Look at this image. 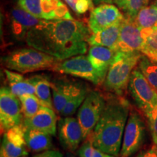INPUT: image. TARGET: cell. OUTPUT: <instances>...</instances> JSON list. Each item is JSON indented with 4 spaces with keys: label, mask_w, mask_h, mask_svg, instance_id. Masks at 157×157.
<instances>
[{
    "label": "cell",
    "mask_w": 157,
    "mask_h": 157,
    "mask_svg": "<svg viewBox=\"0 0 157 157\" xmlns=\"http://www.w3.org/2000/svg\"><path fill=\"white\" fill-rule=\"evenodd\" d=\"M90 29L82 21L74 19L42 20L27 34L25 42L60 60L87 51Z\"/></svg>",
    "instance_id": "cell-1"
},
{
    "label": "cell",
    "mask_w": 157,
    "mask_h": 157,
    "mask_svg": "<svg viewBox=\"0 0 157 157\" xmlns=\"http://www.w3.org/2000/svg\"><path fill=\"white\" fill-rule=\"evenodd\" d=\"M129 109V103L124 98H116L106 103L91 133L90 142L94 147L106 154L119 156Z\"/></svg>",
    "instance_id": "cell-2"
},
{
    "label": "cell",
    "mask_w": 157,
    "mask_h": 157,
    "mask_svg": "<svg viewBox=\"0 0 157 157\" xmlns=\"http://www.w3.org/2000/svg\"><path fill=\"white\" fill-rule=\"evenodd\" d=\"M2 63L7 69L21 74L42 70L53 71L61 60L42 51L31 48L14 50L4 56Z\"/></svg>",
    "instance_id": "cell-3"
},
{
    "label": "cell",
    "mask_w": 157,
    "mask_h": 157,
    "mask_svg": "<svg viewBox=\"0 0 157 157\" xmlns=\"http://www.w3.org/2000/svg\"><path fill=\"white\" fill-rule=\"evenodd\" d=\"M142 55L139 51H117L103 82L104 88L117 95H122L128 88L131 74L138 64Z\"/></svg>",
    "instance_id": "cell-4"
},
{
    "label": "cell",
    "mask_w": 157,
    "mask_h": 157,
    "mask_svg": "<svg viewBox=\"0 0 157 157\" xmlns=\"http://www.w3.org/2000/svg\"><path fill=\"white\" fill-rule=\"evenodd\" d=\"M128 90L135 105L145 116L157 106V91L149 84L138 67L132 71Z\"/></svg>",
    "instance_id": "cell-5"
},
{
    "label": "cell",
    "mask_w": 157,
    "mask_h": 157,
    "mask_svg": "<svg viewBox=\"0 0 157 157\" xmlns=\"http://www.w3.org/2000/svg\"><path fill=\"white\" fill-rule=\"evenodd\" d=\"M146 137V126L139 113L129 112L124 132L119 157H130L144 144Z\"/></svg>",
    "instance_id": "cell-6"
},
{
    "label": "cell",
    "mask_w": 157,
    "mask_h": 157,
    "mask_svg": "<svg viewBox=\"0 0 157 157\" xmlns=\"http://www.w3.org/2000/svg\"><path fill=\"white\" fill-rule=\"evenodd\" d=\"M105 105L106 101L101 93L97 91L88 93L77 113V119L82 127L84 139L87 138L93 132Z\"/></svg>",
    "instance_id": "cell-7"
},
{
    "label": "cell",
    "mask_w": 157,
    "mask_h": 157,
    "mask_svg": "<svg viewBox=\"0 0 157 157\" xmlns=\"http://www.w3.org/2000/svg\"><path fill=\"white\" fill-rule=\"evenodd\" d=\"M17 2L20 7L39 19H74L60 0H17Z\"/></svg>",
    "instance_id": "cell-8"
},
{
    "label": "cell",
    "mask_w": 157,
    "mask_h": 157,
    "mask_svg": "<svg viewBox=\"0 0 157 157\" xmlns=\"http://www.w3.org/2000/svg\"><path fill=\"white\" fill-rule=\"evenodd\" d=\"M22 106L19 98L11 92L9 87L0 90V123L2 133L22 124Z\"/></svg>",
    "instance_id": "cell-9"
},
{
    "label": "cell",
    "mask_w": 157,
    "mask_h": 157,
    "mask_svg": "<svg viewBox=\"0 0 157 157\" xmlns=\"http://www.w3.org/2000/svg\"><path fill=\"white\" fill-rule=\"evenodd\" d=\"M53 71L84 78L96 85L103 83L88 56L84 54L61 60L54 68Z\"/></svg>",
    "instance_id": "cell-10"
},
{
    "label": "cell",
    "mask_w": 157,
    "mask_h": 157,
    "mask_svg": "<svg viewBox=\"0 0 157 157\" xmlns=\"http://www.w3.org/2000/svg\"><path fill=\"white\" fill-rule=\"evenodd\" d=\"M124 17V16L116 6L103 3L92 9L88 26L92 33H96L121 22Z\"/></svg>",
    "instance_id": "cell-11"
},
{
    "label": "cell",
    "mask_w": 157,
    "mask_h": 157,
    "mask_svg": "<svg viewBox=\"0 0 157 157\" xmlns=\"http://www.w3.org/2000/svg\"><path fill=\"white\" fill-rule=\"evenodd\" d=\"M58 137L63 148L68 152H74L84 140L83 132L78 119L70 117H64L58 123Z\"/></svg>",
    "instance_id": "cell-12"
},
{
    "label": "cell",
    "mask_w": 157,
    "mask_h": 157,
    "mask_svg": "<svg viewBox=\"0 0 157 157\" xmlns=\"http://www.w3.org/2000/svg\"><path fill=\"white\" fill-rule=\"evenodd\" d=\"M25 140V129L22 124L11 127L4 132L0 157H22L28 156Z\"/></svg>",
    "instance_id": "cell-13"
},
{
    "label": "cell",
    "mask_w": 157,
    "mask_h": 157,
    "mask_svg": "<svg viewBox=\"0 0 157 157\" xmlns=\"http://www.w3.org/2000/svg\"><path fill=\"white\" fill-rule=\"evenodd\" d=\"M142 46L141 29L135 23L134 20L124 16L121 23L117 51L141 52Z\"/></svg>",
    "instance_id": "cell-14"
},
{
    "label": "cell",
    "mask_w": 157,
    "mask_h": 157,
    "mask_svg": "<svg viewBox=\"0 0 157 157\" xmlns=\"http://www.w3.org/2000/svg\"><path fill=\"white\" fill-rule=\"evenodd\" d=\"M21 124L24 128L36 129L54 136L57 130V117L53 109L42 106L34 117L24 118Z\"/></svg>",
    "instance_id": "cell-15"
},
{
    "label": "cell",
    "mask_w": 157,
    "mask_h": 157,
    "mask_svg": "<svg viewBox=\"0 0 157 157\" xmlns=\"http://www.w3.org/2000/svg\"><path fill=\"white\" fill-rule=\"evenodd\" d=\"M42 21V19L34 16L19 6L11 11V30L18 40H25L29 31Z\"/></svg>",
    "instance_id": "cell-16"
},
{
    "label": "cell",
    "mask_w": 157,
    "mask_h": 157,
    "mask_svg": "<svg viewBox=\"0 0 157 157\" xmlns=\"http://www.w3.org/2000/svg\"><path fill=\"white\" fill-rule=\"evenodd\" d=\"M6 78L11 92L17 98L27 95H35L36 84L41 77V75L34 76L31 78H25L19 72L12 71L5 69Z\"/></svg>",
    "instance_id": "cell-17"
},
{
    "label": "cell",
    "mask_w": 157,
    "mask_h": 157,
    "mask_svg": "<svg viewBox=\"0 0 157 157\" xmlns=\"http://www.w3.org/2000/svg\"><path fill=\"white\" fill-rule=\"evenodd\" d=\"M117 52L103 46H92L88 51V58L103 83Z\"/></svg>",
    "instance_id": "cell-18"
},
{
    "label": "cell",
    "mask_w": 157,
    "mask_h": 157,
    "mask_svg": "<svg viewBox=\"0 0 157 157\" xmlns=\"http://www.w3.org/2000/svg\"><path fill=\"white\" fill-rule=\"evenodd\" d=\"M121 21L103 30L93 33L87 39L91 46H103L117 51Z\"/></svg>",
    "instance_id": "cell-19"
},
{
    "label": "cell",
    "mask_w": 157,
    "mask_h": 157,
    "mask_svg": "<svg viewBox=\"0 0 157 157\" xmlns=\"http://www.w3.org/2000/svg\"><path fill=\"white\" fill-rule=\"evenodd\" d=\"M76 83L64 80L52 82V100L54 109L58 113H61L75 89Z\"/></svg>",
    "instance_id": "cell-20"
},
{
    "label": "cell",
    "mask_w": 157,
    "mask_h": 157,
    "mask_svg": "<svg viewBox=\"0 0 157 157\" xmlns=\"http://www.w3.org/2000/svg\"><path fill=\"white\" fill-rule=\"evenodd\" d=\"M25 129V140L27 148L34 153L51 150L52 147V135L33 129Z\"/></svg>",
    "instance_id": "cell-21"
},
{
    "label": "cell",
    "mask_w": 157,
    "mask_h": 157,
    "mask_svg": "<svg viewBox=\"0 0 157 157\" xmlns=\"http://www.w3.org/2000/svg\"><path fill=\"white\" fill-rule=\"evenodd\" d=\"M87 94V90L85 86L79 82H76L75 89L60 114L63 117H70L75 113L83 103Z\"/></svg>",
    "instance_id": "cell-22"
},
{
    "label": "cell",
    "mask_w": 157,
    "mask_h": 157,
    "mask_svg": "<svg viewBox=\"0 0 157 157\" xmlns=\"http://www.w3.org/2000/svg\"><path fill=\"white\" fill-rule=\"evenodd\" d=\"M141 34L143 38L141 52L157 61V25L141 29Z\"/></svg>",
    "instance_id": "cell-23"
},
{
    "label": "cell",
    "mask_w": 157,
    "mask_h": 157,
    "mask_svg": "<svg viewBox=\"0 0 157 157\" xmlns=\"http://www.w3.org/2000/svg\"><path fill=\"white\" fill-rule=\"evenodd\" d=\"M135 22L140 29L151 28L157 25V5H152L143 7L134 19Z\"/></svg>",
    "instance_id": "cell-24"
},
{
    "label": "cell",
    "mask_w": 157,
    "mask_h": 157,
    "mask_svg": "<svg viewBox=\"0 0 157 157\" xmlns=\"http://www.w3.org/2000/svg\"><path fill=\"white\" fill-rule=\"evenodd\" d=\"M137 67L151 87L157 91V61L143 54L137 64Z\"/></svg>",
    "instance_id": "cell-25"
},
{
    "label": "cell",
    "mask_w": 157,
    "mask_h": 157,
    "mask_svg": "<svg viewBox=\"0 0 157 157\" xmlns=\"http://www.w3.org/2000/svg\"><path fill=\"white\" fill-rule=\"evenodd\" d=\"M52 83L48 81L44 76H41L40 78L36 84L35 95L42 103V106L53 109V100H52Z\"/></svg>",
    "instance_id": "cell-26"
},
{
    "label": "cell",
    "mask_w": 157,
    "mask_h": 157,
    "mask_svg": "<svg viewBox=\"0 0 157 157\" xmlns=\"http://www.w3.org/2000/svg\"><path fill=\"white\" fill-rule=\"evenodd\" d=\"M22 106V112L24 118H31L37 113L42 105L35 95H23L19 98Z\"/></svg>",
    "instance_id": "cell-27"
},
{
    "label": "cell",
    "mask_w": 157,
    "mask_h": 157,
    "mask_svg": "<svg viewBox=\"0 0 157 157\" xmlns=\"http://www.w3.org/2000/svg\"><path fill=\"white\" fill-rule=\"evenodd\" d=\"M78 154L79 157H116L94 147L90 140H88L82 145L78 149Z\"/></svg>",
    "instance_id": "cell-28"
},
{
    "label": "cell",
    "mask_w": 157,
    "mask_h": 157,
    "mask_svg": "<svg viewBox=\"0 0 157 157\" xmlns=\"http://www.w3.org/2000/svg\"><path fill=\"white\" fill-rule=\"evenodd\" d=\"M67 5L77 15H82L90 9H93V0H65Z\"/></svg>",
    "instance_id": "cell-29"
},
{
    "label": "cell",
    "mask_w": 157,
    "mask_h": 157,
    "mask_svg": "<svg viewBox=\"0 0 157 157\" xmlns=\"http://www.w3.org/2000/svg\"><path fill=\"white\" fill-rule=\"evenodd\" d=\"M149 0H129L125 8V17L134 20L141 9L148 5Z\"/></svg>",
    "instance_id": "cell-30"
},
{
    "label": "cell",
    "mask_w": 157,
    "mask_h": 157,
    "mask_svg": "<svg viewBox=\"0 0 157 157\" xmlns=\"http://www.w3.org/2000/svg\"><path fill=\"white\" fill-rule=\"evenodd\" d=\"M146 117L148 121L153 143L157 144V106Z\"/></svg>",
    "instance_id": "cell-31"
},
{
    "label": "cell",
    "mask_w": 157,
    "mask_h": 157,
    "mask_svg": "<svg viewBox=\"0 0 157 157\" xmlns=\"http://www.w3.org/2000/svg\"><path fill=\"white\" fill-rule=\"evenodd\" d=\"M135 157H157V144L154 143L148 148L139 152Z\"/></svg>",
    "instance_id": "cell-32"
},
{
    "label": "cell",
    "mask_w": 157,
    "mask_h": 157,
    "mask_svg": "<svg viewBox=\"0 0 157 157\" xmlns=\"http://www.w3.org/2000/svg\"><path fill=\"white\" fill-rule=\"evenodd\" d=\"M33 157H63L62 153L58 150H48L38 153Z\"/></svg>",
    "instance_id": "cell-33"
},
{
    "label": "cell",
    "mask_w": 157,
    "mask_h": 157,
    "mask_svg": "<svg viewBox=\"0 0 157 157\" xmlns=\"http://www.w3.org/2000/svg\"><path fill=\"white\" fill-rule=\"evenodd\" d=\"M128 2L129 0H113V2H114L115 5H117L123 11L126 8Z\"/></svg>",
    "instance_id": "cell-34"
},
{
    "label": "cell",
    "mask_w": 157,
    "mask_h": 157,
    "mask_svg": "<svg viewBox=\"0 0 157 157\" xmlns=\"http://www.w3.org/2000/svg\"><path fill=\"white\" fill-rule=\"evenodd\" d=\"M93 3L95 5H100L102 3H107V4H111L113 3V0H93Z\"/></svg>",
    "instance_id": "cell-35"
},
{
    "label": "cell",
    "mask_w": 157,
    "mask_h": 157,
    "mask_svg": "<svg viewBox=\"0 0 157 157\" xmlns=\"http://www.w3.org/2000/svg\"><path fill=\"white\" fill-rule=\"evenodd\" d=\"M65 157H74V156L71 154V152H68V153H67V154H66V156H65Z\"/></svg>",
    "instance_id": "cell-36"
},
{
    "label": "cell",
    "mask_w": 157,
    "mask_h": 157,
    "mask_svg": "<svg viewBox=\"0 0 157 157\" xmlns=\"http://www.w3.org/2000/svg\"><path fill=\"white\" fill-rule=\"evenodd\" d=\"M22 157H28L27 156H22Z\"/></svg>",
    "instance_id": "cell-37"
}]
</instances>
